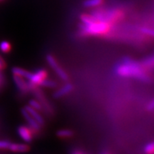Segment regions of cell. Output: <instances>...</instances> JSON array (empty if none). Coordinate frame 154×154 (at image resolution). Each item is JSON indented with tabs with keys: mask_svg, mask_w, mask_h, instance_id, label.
<instances>
[{
	"mask_svg": "<svg viewBox=\"0 0 154 154\" xmlns=\"http://www.w3.org/2000/svg\"><path fill=\"white\" fill-rule=\"evenodd\" d=\"M114 72L118 76L134 78L143 82H149L151 77L140 63L130 57H124L114 67Z\"/></svg>",
	"mask_w": 154,
	"mask_h": 154,
	"instance_id": "obj_1",
	"label": "cell"
},
{
	"mask_svg": "<svg viewBox=\"0 0 154 154\" xmlns=\"http://www.w3.org/2000/svg\"><path fill=\"white\" fill-rule=\"evenodd\" d=\"M82 34L89 36H100L106 34L110 29V24L106 22L95 21L89 24L80 25Z\"/></svg>",
	"mask_w": 154,
	"mask_h": 154,
	"instance_id": "obj_2",
	"label": "cell"
},
{
	"mask_svg": "<svg viewBox=\"0 0 154 154\" xmlns=\"http://www.w3.org/2000/svg\"><path fill=\"white\" fill-rule=\"evenodd\" d=\"M31 91H32V93L36 97V100H38V101L40 102L42 107H43L44 112L47 113L48 115L52 116L54 113V109L51 106L50 102L48 101V99L46 98L45 95H44V92L42 91L41 89L38 88V86H36V87H34L31 90Z\"/></svg>",
	"mask_w": 154,
	"mask_h": 154,
	"instance_id": "obj_3",
	"label": "cell"
},
{
	"mask_svg": "<svg viewBox=\"0 0 154 154\" xmlns=\"http://www.w3.org/2000/svg\"><path fill=\"white\" fill-rule=\"evenodd\" d=\"M47 76L48 72L44 69H38L34 73H32L28 79L29 82H27L30 91L34 87L39 86L42 82L44 80H45L47 78Z\"/></svg>",
	"mask_w": 154,
	"mask_h": 154,
	"instance_id": "obj_4",
	"label": "cell"
},
{
	"mask_svg": "<svg viewBox=\"0 0 154 154\" xmlns=\"http://www.w3.org/2000/svg\"><path fill=\"white\" fill-rule=\"evenodd\" d=\"M46 59H47L48 64L53 69V70L54 71L56 74L58 75V76H59L61 80L64 81V82L68 81V74H67L66 72L59 66V64L58 63L57 61L56 60L55 57H54L53 55L47 54L46 56Z\"/></svg>",
	"mask_w": 154,
	"mask_h": 154,
	"instance_id": "obj_5",
	"label": "cell"
},
{
	"mask_svg": "<svg viewBox=\"0 0 154 154\" xmlns=\"http://www.w3.org/2000/svg\"><path fill=\"white\" fill-rule=\"evenodd\" d=\"M17 133L20 138L26 143H30L33 140L34 132L29 126H19L17 128Z\"/></svg>",
	"mask_w": 154,
	"mask_h": 154,
	"instance_id": "obj_6",
	"label": "cell"
},
{
	"mask_svg": "<svg viewBox=\"0 0 154 154\" xmlns=\"http://www.w3.org/2000/svg\"><path fill=\"white\" fill-rule=\"evenodd\" d=\"M21 111H22V114L23 116H24V118L26 119V121H27L29 126L33 130L34 134L39 133L42 128V126H40L39 124H38L37 121H36L35 119L28 113V111H26L24 108H22Z\"/></svg>",
	"mask_w": 154,
	"mask_h": 154,
	"instance_id": "obj_7",
	"label": "cell"
},
{
	"mask_svg": "<svg viewBox=\"0 0 154 154\" xmlns=\"http://www.w3.org/2000/svg\"><path fill=\"white\" fill-rule=\"evenodd\" d=\"M13 80L18 89L22 93H28L30 91L28 83L24 79V78L17 76V75H13Z\"/></svg>",
	"mask_w": 154,
	"mask_h": 154,
	"instance_id": "obj_8",
	"label": "cell"
},
{
	"mask_svg": "<svg viewBox=\"0 0 154 154\" xmlns=\"http://www.w3.org/2000/svg\"><path fill=\"white\" fill-rule=\"evenodd\" d=\"M73 89H74V86L70 83H67L62 87L57 89V91H56L53 94V96L54 99H60V98L66 96L67 94H70L73 91Z\"/></svg>",
	"mask_w": 154,
	"mask_h": 154,
	"instance_id": "obj_9",
	"label": "cell"
},
{
	"mask_svg": "<svg viewBox=\"0 0 154 154\" xmlns=\"http://www.w3.org/2000/svg\"><path fill=\"white\" fill-rule=\"evenodd\" d=\"M24 109L28 111V113H29V114L32 116L33 117L36 121H37L38 124H39L40 126H44V124H45V121H44L43 116L40 114L38 111L35 110V109L29 106H26L24 107Z\"/></svg>",
	"mask_w": 154,
	"mask_h": 154,
	"instance_id": "obj_10",
	"label": "cell"
},
{
	"mask_svg": "<svg viewBox=\"0 0 154 154\" xmlns=\"http://www.w3.org/2000/svg\"><path fill=\"white\" fill-rule=\"evenodd\" d=\"M9 149L13 152H18V153H24L29 151L30 147L27 144L25 143H11L9 146Z\"/></svg>",
	"mask_w": 154,
	"mask_h": 154,
	"instance_id": "obj_11",
	"label": "cell"
},
{
	"mask_svg": "<svg viewBox=\"0 0 154 154\" xmlns=\"http://www.w3.org/2000/svg\"><path fill=\"white\" fill-rule=\"evenodd\" d=\"M11 72H12L13 75H17V76H21L24 79H29L31 74H32V72H28V71L25 70L24 69L19 68V67H13L11 69Z\"/></svg>",
	"mask_w": 154,
	"mask_h": 154,
	"instance_id": "obj_12",
	"label": "cell"
},
{
	"mask_svg": "<svg viewBox=\"0 0 154 154\" xmlns=\"http://www.w3.org/2000/svg\"><path fill=\"white\" fill-rule=\"evenodd\" d=\"M74 133L72 130L67 129V128H63V129H60L57 131V136L58 138H69L72 137L74 136Z\"/></svg>",
	"mask_w": 154,
	"mask_h": 154,
	"instance_id": "obj_13",
	"label": "cell"
},
{
	"mask_svg": "<svg viewBox=\"0 0 154 154\" xmlns=\"http://www.w3.org/2000/svg\"><path fill=\"white\" fill-rule=\"evenodd\" d=\"M144 69H151L154 67V57H149L144 59L140 62Z\"/></svg>",
	"mask_w": 154,
	"mask_h": 154,
	"instance_id": "obj_14",
	"label": "cell"
},
{
	"mask_svg": "<svg viewBox=\"0 0 154 154\" xmlns=\"http://www.w3.org/2000/svg\"><path fill=\"white\" fill-rule=\"evenodd\" d=\"M57 82L54 80H51V79H46L45 80H44L42 82V84H40L39 86H42V87L45 88H56L57 86Z\"/></svg>",
	"mask_w": 154,
	"mask_h": 154,
	"instance_id": "obj_15",
	"label": "cell"
},
{
	"mask_svg": "<svg viewBox=\"0 0 154 154\" xmlns=\"http://www.w3.org/2000/svg\"><path fill=\"white\" fill-rule=\"evenodd\" d=\"M29 106H31L33 109H35V110L38 111H44L43 107L40 102L36 99H31L29 101Z\"/></svg>",
	"mask_w": 154,
	"mask_h": 154,
	"instance_id": "obj_16",
	"label": "cell"
},
{
	"mask_svg": "<svg viewBox=\"0 0 154 154\" xmlns=\"http://www.w3.org/2000/svg\"><path fill=\"white\" fill-rule=\"evenodd\" d=\"M102 2H103V0H86L84 5L86 7H94L99 6L101 5Z\"/></svg>",
	"mask_w": 154,
	"mask_h": 154,
	"instance_id": "obj_17",
	"label": "cell"
},
{
	"mask_svg": "<svg viewBox=\"0 0 154 154\" xmlns=\"http://www.w3.org/2000/svg\"><path fill=\"white\" fill-rule=\"evenodd\" d=\"M81 21H82V24H89L91 23L95 22V19L91 15L83 14L81 16Z\"/></svg>",
	"mask_w": 154,
	"mask_h": 154,
	"instance_id": "obj_18",
	"label": "cell"
},
{
	"mask_svg": "<svg viewBox=\"0 0 154 154\" xmlns=\"http://www.w3.org/2000/svg\"><path fill=\"white\" fill-rule=\"evenodd\" d=\"M11 46L9 42L7 41H2L0 43V50L3 53H8L10 51Z\"/></svg>",
	"mask_w": 154,
	"mask_h": 154,
	"instance_id": "obj_19",
	"label": "cell"
},
{
	"mask_svg": "<svg viewBox=\"0 0 154 154\" xmlns=\"http://www.w3.org/2000/svg\"><path fill=\"white\" fill-rule=\"evenodd\" d=\"M145 154H154V140L148 143L143 149Z\"/></svg>",
	"mask_w": 154,
	"mask_h": 154,
	"instance_id": "obj_20",
	"label": "cell"
},
{
	"mask_svg": "<svg viewBox=\"0 0 154 154\" xmlns=\"http://www.w3.org/2000/svg\"><path fill=\"white\" fill-rule=\"evenodd\" d=\"M11 142L7 140H0V149H7L10 146Z\"/></svg>",
	"mask_w": 154,
	"mask_h": 154,
	"instance_id": "obj_21",
	"label": "cell"
},
{
	"mask_svg": "<svg viewBox=\"0 0 154 154\" xmlns=\"http://www.w3.org/2000/svg\"><path fill=\"white\" fill-rule=\"evenodd\" d=\"M142 32H144V33L146 34H149V35L154 36V30H152L151 29L143 28V29H142Z\"/></svg>",
	"mask_w": 154,
	"mask_h": 154,
	"instance_id": "obj_22",
	"label": "cell"
},
{
	"mask_svg": "<svg viewBox=\"0 0 154 154\" xmlns=\"http://www.w3.org/2000/svg\"><path fill=\"white\" fill-rule=\"evenodd\" d=\"M147 110L149 111H152L154 110V99H152L149 103V104L147 106Z\"/></svg>",
	"mask_w": 154,
	"mask_h": 154,
	"instance_id": "obj_23",
	"label": "cell"
},
{
	"mask_svg": "<svg viewBox=\"0 0 154 154\" xmlns=\"http://www.w3.org/2000/svg\"><path fill=\"white\" fill-rule=\"evenodd\" d=\"M71 154H85V153L79 149H74L71 151Z\"/></svg>",
	"mask_w": 154,
	"mask_h": 154,
	"instance_id": "obj_24",
	"label": "cell"
},
{
	"mask_svg": "<svg viewBox=\"0 0 154 154\" xmlns=\"http://www.w3.org/2000/svg\"><path fill=\"white\" fill-rule=\"evenodd\" d=\"M5 66H6V63H5V61H0V70H1V69H5Z\"/></svg>",
	"mask_w": 154,
	"mask_h": 154,
	"instance_id": "obj_25",
	"label": "cell"
},
{
	"mask_svg": "<svg viewBox=\"0 0 154 154\" xmlns=\"http://www.w3.org/2000/svg\"><path fill=\"white\" fill-rule=\"evenodd\" d=\"M4 82V78H3V76L1 74H0V86H1L2 85Z\"/></svg>",
	"mask_w": 154,
	"mask_h": 154,
	"instance_id": "obj_26",
	"label": "cell"
},
{
	"mask_svg": "<svg viewBox=\"0 0 154 154\" xmlns=\"http://www.w3.org/2000/svg\"><path fill=\"white\" fill-rule=\"evenodd\" d=\"M104 154H108V153H104Z\"/></svg>",
	"mask_w": 154,
	"mask_h": 154,
	"instance_id": "obj_27",
	"label": "cell"
},
{
	"mask_svg": "<svg viewBox=\"0 0 154 154\" xmlns=\"http://www.w3.org/2000/svg\"><path fill=\"white\" fill-rule=\"evenodd\" d=\"M0 1H1V0H0Z\"/></svg>",
	"mask_w": 154,
	"mask_h": 154,
	"instance_id": "obj_28",
	"label": "cell"
}]
</instances>
